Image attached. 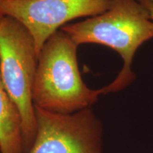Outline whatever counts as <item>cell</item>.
Here are the masks:
<instances>
[{
	"label": "cell",
	"instance_id": "6da1fadb",
	"mask_svg": "<svg viewBox=\"0 0 153 153\" xmlns=\"http://www.w3.org/2000/svg\"><path fill=\"white\" fill-rule=\"evenodd\" d=\"M78 45L93 43L107 46L123 60L122 69L111 83L102 87L104 94L123 90L135 81L132 63L137 51L153 38V20L137 0H114L108 10L60 28Z\"/></svg>",
	"mask_w": 153,
	"mask_h": 153
},
{
	"label": "cell",
	"instance_id": "7a4b0ae2",
	"mask_svg": "<svg viewBox=\"0 0 153 153\" xmlns=\"http://www.w3.org/2000/svg\"><path fill=\"white\" fill-rule=\"evenodd\" d=\"M79 45L60 29L43 45L38 59L32 91L34 106L48 111L70 114L91 108L104 94L82 79L77 61Z\"/></svg>",
	"mask_w": 153,
	"mask_h": 153
},
{
	"label": "cell",
	"instance_id": "3957f363",
	"mask_svg": "<svg viewBox=\"0 0 153 153\" xmlns=\"http://www.w3.org/2000/svg\"><path fill=\"white\" fill-rule=\"evenodd\" d=\"M38 59L29 31L16 19L4 16L0 23V73L22 117L25 153L33 144L36 132L32 91Z\"/></svg>",
	"mask_w": 153,
	"mask_h": 153
},
{
	"label": "cell",
	"instance_id": "277c9868",
	"mask_svg": "<svg viewBox=\"0 0 153 153\" xmlns=\"http://www.w3.org/2000/svg\"><path fill=\"white\" fill-rule=\"evenodd\" d=\"M35 111V138L26 153H103V125L91 108L70 114Z\"/></svg>",
	"mask_w": 153,
	"mask_h": 153
},
{
	"label": "cell",
	"instance_id": "5b68a950",
	"mask_svg": "<svg viewBox=\"0 0 153 153\" xmlns=\"http://www.w3.org/2000/svg\"><path fill=\"white\" fill-rule=\"evenodd\" d=\"M114 0H0V11L24 25L33 38L36 52L48 39L82 17H92L108 10Z\"/></svg>",
	"mask_w": 153,
	"mask_h": 153
},
{
	"label": "cell",
	"instance_id": "8992f818",
	"mask_svg": "<svg viewBox=\"0 0 153 153\" xmlns=\"http://www.w3.org/2000/svg\"><path fill=\"white\" fill-rule=\"evenodd\" d=\"M0 149L1 153H25L20 113L4 85L0 73Z\"/></svg>",
	"mask_w": 153,
	"mask_h": 153
},
{
	"label": "cell",
	"instance_id": "52a82bcc",
	"mask_svg": "<svg viewBox=\"0 0 153 153\" xmlns=\"http://www.w3.org/2000/svg\"><path fill=\"white\" fill-rule=\"evenodd\" d=\"M139 2H140L150 12L151 19L153 20V3L150 0H137Z\"/></svg>",
	"mask_w": 153,
	"mask_h": 153
},
{
	"label": "cell",
	"instance_id": "ba28073f",
	"mask_svg": "<svg viewBox=\"0 0 153 153\" xmlns=\"http://www.w3.org/2000/svg\"><path fill=\"white\" fill-rule=\"evenodd\" d=\"M4 17V14H3V13L1 12V11H0V23H1V20H2Z\"/></svg>",
	"mask_w": 153,
	"mask_h": 153
},
{
	"label": "cell",
	"instance_id": "9c48e42d",
	"mask_svg": "<svg viewBox=\"0 0 153 153\" xmlns=\"http://www.w3.org/2000/svg\"><path fill=\"white\" fill-rule=\"evenodd\" d=\"M150 1H152V2L153 3V0H150Z\"/></svg>",
	"mask_w": 153,
	"mask_h": 153
},
{
	"label": "cell",
	"instance_id": "30bf717a",
	"mask_svg": "<svg viewBox=\"0 0 153 153\" xmlns=\"http://www.w3.org/2000/svg\"><path fill=\"white\" fill-rule=\"evenodd\" d=\"M0 153H1V149H0Z\"/></svg>",
	"mask_w": 153,
	"mask_h": 153
}]
</instances>
